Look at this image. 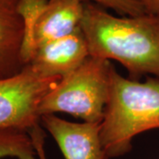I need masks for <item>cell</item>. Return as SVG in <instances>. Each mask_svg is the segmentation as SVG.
<instances>
[{"instance_id":"cell-6","label":"cell","mask_w":159,"mask_h":159,"mask_svg":"<svg viewBox=\"0 0 159 159\" xmlns=\"http://www.w3.org/2000/svg\"><path fill=\"white\" fill-rule=\"evenodd\" d=\"M89 56L85 35L79 28L38 46L29 65L43 77L61 79L79 68Z\"/></svg>"},{"instance_id":"cell-11","label":"cell","mask_w":159,"mask_h":159,"mask_svg":"<svg viewBox=\"0 0 159 159\" xmlns=\"http://www.w3.org/2000/svg\"><path fill=\"white\" fill-rule=\"evenodd\" d=\"M83 3L94 1L98 6L111 8L123 16H139L147 13L137 0H81Z\"/></svg>"},{"instance_id":"cell-14","label":"cell","mask_w":159,"mask_h":159,"mask_svg":"<svg viewBox=\"0 0 159 159\" xmlns=\"http://www.w3.org/2000/svg\"><path fill=\"white\" fill-rule=\"evenodd\" d=\"M3 1H6V2H8V3H11V4H14V5H16L19 0H3Z\"/></svg>"},{"instance_id":"cell-9","label":"cell","mask_w":159,"mask_h":159,"mask_svg":"<svg viewBox=\"0 0 159 159\" xmlns=\"http://www.w3.org/2000/svg\"><path fill=\"white\" fill-rule=\"evenodd\" d=\"M48 1L49 0H19L16 4V9L22 18L24 24V39L21 55L23 62L26 66L30 63L36 50V27Z\"/></svg>"},{"instance_id":"cell-12","label":"cell","mask_w":159,"mask_h":159,"mask_svg":"<svg viewBox=\"0 0 159 159\" xmlns=\"http://www.w3.org/2000/svg\"><path fill=\"white\" fill-rule=\"evenodd\" d=\"M31 137V140L33 142L34 148L36 151L38 159H47L46 158L45 150H44V131L43 129V126L40 125L35 126L29 133Z\"/></svg>"},{"instance_id":"cell-10","label":"cell","mask_w":159,"mask_h":159,"mask_svg":"<svg viewBox=\"0 0 159 159\" xmlns=\"http://www.w3.org/2000/svg\"><path fill=\"white\" fill-rule=\"evenodd\" d=\"M38 159L28 132L19 129H0V159Z\"/></svg>"},{"instance_id":"cell-1","label":"cell","mask_w":159,"mask_h":159,"mask_svg":"<svg viewBox=\"0 0 159 159\" xmlns=\"http://www.w3.org/2000/svg\"><path fill=\"white\" fill-rule=\"evenodd\" d=\"M80 28L90 56L118 61L130 79L147 74L159 79V15L118 17L97 4L85 2Z\"/></svg>"},{"instance_id":"cell-13","label":"cell","mask_w":159,"mask_h":159,"mask_svg":"<svg viewBox=\"0 0 159 159\" xmlns=\"http://www.w3.org/2000/svg\"><path fill=\"white\" fill-rule=\"evenodd\" d=\"M147 13L159 15V0H137Z\"/></svg>"},{"instance_id":"cell-4","label":"cell","mask_w":159,"mask_h":159,"mask_svg":"<svg viewBox=\"0 0 159 159\" xmlns=\"http://www.w3.org/2000/svg\"><path fill=\"white\" fill-rule=\"evenodd\" d=\"M59 80L43 77L29 65L16 76L0 80V129L29 133L40 125V102Z\"/></svg>"},{"instance_id":"cell-5","label":"cell","mask_w":159,"mask_h":159,"mask_svg":"<svg viewBox=\"0 0 159 159\" xmlns=\"http://www.w3.org/2000/svg\"><path fill=\"white\" fill-rule=\"evenodd\" d=\"M100 124L71 122L47 114L41 125L55 140L65 159H109L100 138Z\"/></svg>"},{"instance_id":"cell-3","label":"cell","mask_w":159,"mask_h":159,"mask_svg":"<svg viewBox=\"0 0 159 159\" xmlns=\"http://www.w3.org/2000/svg\"><path fill=\"white\" fill-rule=\"evenodd\" d=\"M113 67L110 60L89 56L79 68L59 80L42 99L40 117L64 112L83 122L101 123Z\"/></svg>"},{"instance_id":"cell-8","label":"cell","mask_w":159,"mask_h":159,"mask_svg":"<svg viewBox=\"0 0 159 159\" xmlns=\"http://www.w3.org/2000/svg\"><path fill=\"white\" fill-rule=\"evenodd\" d=\"M83 12L84 3L81 0H49L37 23L36 48L79 29Z\"/></svg>"},{"instance_id":"cell-15","label":"cell","mask_w":159,"mask_h":159,"mask_svg":"<svg viewBox=\"0 0 159 159\" xmlns=\"http://www.w3.org/2000/svg\"><path fill=\"white\" fill-rule=\"evenodd\" d=\"M158 159H159V158H158Z\"/></svg>"},{"instance_id":"cell-2","label":"cell","mask_w":159,"mask_h":159,"mask_svg":"<svg viewBox=\"0 0 159 159\" xmlns=\"http://www.w3.org/2000/svg\"><path fill=\"white\" fill-rule=\"evenodd\" d=\"M159 129V79L145 81L111 73V87L100 138L108 158H116L132 149L133 139L143 132Z\"/></svg>"},{"instance_id":"cell-7","label":"cell","mask_w":159,"mask_h":159,"mask_svg":"<svg viewBox=\"0 0 159 159\" xmlns=\"http://www.w3.org/2000/svg\"><path fill=\"white\" fill-rule=\"evenodd\" d=\"M23 39L24 24L16 5L0 0V80L16 76L25 68Z\"/></svg>"}]
</instances>
